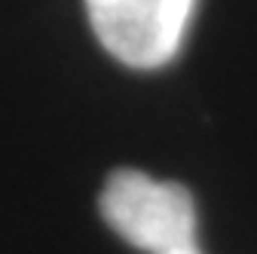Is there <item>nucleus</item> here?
Returning <instances> with one entry per match:
<instances>
[{
    "label": "nucleus",
    "mask_w": 257,
    "mask_h": 254,
    "mask_svg": "<svg viewBox=\"0 0 257 254\" xmlns=\"http://www.w3.org/2000/svg\"><path fill=\"white\" fill-rule=\"evenodd\" d=\"M101 217L132 248L147 254H202L196 239V205L190 190L119 169L101 190Z\"/></svg>",
    "instance_id": "f257e3e1"
},
{
    "label": "nucleus",
    "mask_w": 257,
    "mask_h": 254,
    "mask_svg": "<svg viewBox=\"0 0 257 254\" xmlns=\"http://www.w3.org/2000/svg\"><path fill=\"white\" fill-rule=\"evenodd\" d=\"M193 7L196 0H86L101 46L138 71L163 68L178 55Z\"/></svg>",
    "instance_id": "f03ea898"
}]
</instances>
